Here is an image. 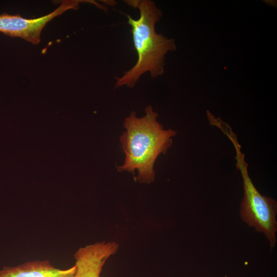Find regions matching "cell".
<instances>
[{"mask_svg":"<svg viewBox=\"0 0 277 277\" xmlns=\"http://www.w3.org/2000/svg\"><path fill=\"white\" fill-rule=\"evenodd\" d=\"M83 2L80 0L63 1L52 12L36 18H25L18 14H2L0 15V32L37 44L41 42L42 31L49 22L68 10H77L80 4Z\"/></svg>","mask_w":277,"mask_h":277,"instance_id":"cell-4","label":"cell"},{"mask_svg":"<svg viewBox=\"0 0 277 277\" xmlns=\"http://www.w3.org/2000/svg\"><path fill=\"white\" fill-rule=\"evenodd\" d=\"M227 137L235 148L236 167L240 170L243 183L244 195L240 205V217L248 226L264 234L271 251L276 243L277 202L272 197L261 194L258 190L248 174V164L245 160L236 136L231 132Z\"/></svg>","mask_w":277,"mask_h":277,"instance_id":"cell-3","label":"cell"},{"mask_svg":"<svg viewBox=\"0 0 277 277\" xmlns=\"http://www.w3.org/2000/svg\"><path fill=\"white\" fill-rule=\"evenodd\" d=\"M125 2L140 12V17L137 19L127 15L138 58L131 68L116 78L115 88L124 86L132 88L146 72H149L153 78L162 75L165 71L166 54L176 50L174 39L167 38L156 32L155 25L161 19L162 12L155 2L150 0Z\"/></svg>","mask_w":277,"mask_h":277,"instance_id":"cell-1","label":"cell"},{"mask_svg":"<svg viewBox=\"0 0 277 277\" xmlns=\"http://www.w3.org/2000/svg\"><path fill=\"white\" fill-rule=\"evenodd\" d=\"M118 247L115 242H103L80 248L74 254V277H101L104 264Z\"/></svg>","mask_w":277,"mask_h":277,"instance_id":"cell-5","label":"cell"},{"mask_svg":"<svg viewBox=\"0 0 277 277\" xmlns=\"http://www.w3.org/2000/svg\"><path fill=\"white\" fill-rule=\"evenodd\" d=\"M145 112L144 116L138 117L132 111L125 120L126 131L121 136L120 142L125 159L117 170L132 172L137 170L138 182L149 184L155 178L153 167L156 160L171 147L176 132L164 128L151 106H147Z\"/></svg>","mask_w":277,"mask_h":277,"instance_id":"cell-2","label":"cell"},{"mask_svg":"<svg viewBox=\"0 0 277 277\" xmlns=\"http://www.w3.org/2000/svg\"><path fill=\"white\" fill-rule=\"evenodd\" d=\"M75 266L66 269L56 268L48 260L29 261L0 269V277H74Z\"/></svg>","mask_w":277,"mask_h":277,"instance_id":"cell-6","label":"cell"}]
</instances>
